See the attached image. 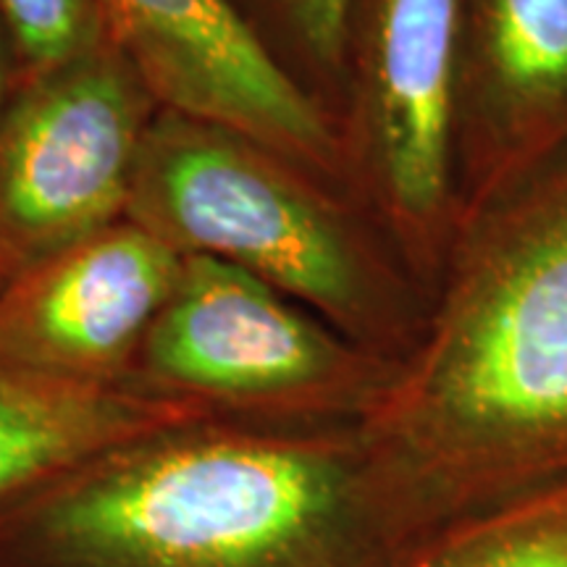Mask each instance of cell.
I'll list each match as a JSON object with an SVG mask.
<instances>
[{
    "instance_id": "5",
    "label": "cell",
    "mask_w": 567,
    "mask_h": 567,
    "mask_svg": "<svg viewBox=\"0 0 567 567\" xmlns=\"http://www.w3.org/2000/svg\"><path fill=\"white\" fill-rule=\"evenodd\" d=\"M161 111L113 38L21 80L0 113V245L19 268L126 218Z\"/></svg>"
},
{
    "instance_id": "2",
    "label": "cell",
    "mask_w": 567,
    "mask_h": 567,
    "mask_svg": "<svg viewBox=\"0 0 567 567\" xmlns=\"http://www.w3.org/2000/svg\"><path fill=\"white\" fill-rule=\"evenodd\" d=\"M363 425L442 528L567 484V168L481 237Z\"/></svg>"
},
{
    "instance_id": "11",
    "label": "cell",
    "mask_w": 567,
    "mask_h": 567,
    "mask_svg": "<svg viewBox=\"0 0 567 567\" xmlns=\"http://www.w3.org/2000/svg\"><path fill=\"white\" fill-rule=\"evenodd\" d=\"M405 567H567V484L452 523Z\"/></svg>"
},
{
    "instance_id": "8",
    "label": "cell",
    "mask_w": 567,
    "mask_h": 567,
    "mask_svg": "<svg viewBox=\"0 0 567 567\" xmlns=\"http://www.w3.org/2000/svg\"><path fill=\"white\" fill-rule=\"evenodd\" d=\"M467 0H354L347 55L365 74L381 187L402 216L429 221L450 184L455 82Z\"/></svg>"
},
{
    "instance_id": "15",
    "label": "cell",
    "mask_w": 567,
    "mask_h": 567,
    "mask_svg": "<svg viewBox=\"0 0 567 567\" xmlns=\"http://www.w3.org/2000/svg\"><path fill=\"white\" fill-rule=\"evenodd\" d=\"M19 271H21V268H19L17 260H13V255L6 250L3 245H0V289H3L6 284H9Z\"/></svg>"
},
{
    "instance_id": "1",
    "label": "cell",
    "mask_w": 567,
    "mask_h": 567,
    "mask_svg": "<svg viewBox=\"0 0 567 567\" xmlns=\"http://www.w3.org/2000/svg\"><path fill=\"white\" fill-rule=\"evenodd\" d=\"M439 530L363 421L203 415L0 509V567H405Z\"/></svg>"
},
{
    "instance_id": "10",
    "label": "cell",
    "mask_w": 567,
    "mask_h": 567,
    "mask_svg": "<svg viewBox=\"0 0 567 567\" xmlns=\"http://www.w3.org/2000/svg\"><path fill=\"white\" fill-rule=\"evenodd\" d=\"M467 71L478 109L509 145L567 126V0H467Z\"/></svg>"
},
{
    "instance_id": "13",
    "label": "cell",
    "mask_w": 567,
    "mask_h": 567,
    "mask_svg": "<svg viewBox=\"0 0 567 567\" xmlns=\"http://www.w3.org/2000/svg\"><path fill=\"white\" fill-rule=\"evenodd\" d=\"M17 45L21 80L45 74L111 40L97 0H0Z\"/></svg>"
},
{
    "instance_id": "12",
    "label": "cell",
    "mask_w": 567,
    "mask_h": 567,
    "mask_svg": "<svg viewBox=\"0 0 567 567\" xmlns=\"http://www.w3.org/2000/svg\"><path fill=\"white\" fill-rule=\"evenodd\" d=\"M231 3L247 27L258 34L266 51L297 84H300V69L326 76L344 71L354 0H231Z\"/></svg>"
},
{
    "instance_id": "7",
    "label": "cell",
    "mask_w": 567,
    "mask_h": 567,
    "mask_svg": "<svg viewBox=\"0 0 567 567\" xmlns=\"http://www.w3.org/2000/svg\"><path fill=\"white\" fill-rule=\"evenodd\" d=\"M182 264L179 250L132 218L105 226L0 289V350L69 381L132 386Z\"/></svg>"
},
{
    "instance_id": "6",
    "label": "cell",
    "mask_w": 567,
    "mask_h": 567,
    "mask_svg": "<svg viewBox=\"0 0 567 567\" xmlns=\"http://www.w3.org/2000/svg\"><path fill=\"white\" fill-rule=\"evenodd\" d=\"M97 3L163 109L221 124L323 182L339 174L331 113L266 51L231 0Z\"/></svg>"
},
{
    "instance_id": "9",
    "label": "cell",
    "mask_w": 567,
    "mask_h": 567,
    "mask_svg": "<svg viewBox=\"0 0 567 567\" xmlns=\"http://www.w3.org/2000/svg\"><path fill=\"white\" fill-rule=\"evenodd\" d=\"M203 415L137 386L61 379L0 350V509L113 444Z\"/></svg>"
},
{
    "instance_id": "14",
    "label": "cell",
    "mask_w": 567,
    "mask_h": 567,
    "mask_svg": "<svg viewBox=\"0 0 567 567\" xmlns=\"http://www.w3.org/2000/svg\"><path fill=\"white\" fill-rule=\"evenodd\" d=\"M21 84V63L17 45H13L11 30L6 24L3 13H0V113L6 111V105L11 103L13 92Z\"/></svg>"
},
{
    "instance_id": "4",
    "label": "cell",
    "mask_w": 567,
    "mask_h": 567,
    "mask_svg": "<svg viewBox=\"0 0 567 567\" xmlns=\"http://www.w3.org/2000/svg\"><path fill=\"white\" fill-rule=\"evenodd\" d=\"M394 368L305 316L258 276L184 255L132 386L234 421L360 423Z\"/></svg>"
},
{
    "instance_id": "3",
    "label": "cell",
    "mask_w": 567,
    "mask_h": 567,
    "mask_svg": "<svg viewBox=\"0 0 567 567\" xmlns=\"http://www.w3.org/2000/svg\"><path fill=\"white\" fill-rule=\"evenodd\" d=\"M126 218L182 255H208L295 297L379 354L363 252L326 182L221 124L163 109ZM381 358V354H379Z\"/></svg>"
}]
</instances>
